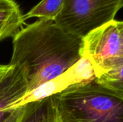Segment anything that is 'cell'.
I'll use <instances>...</instances> for the list:
<instances>
[{
  "instance_id": "cell-1",
  "label": "cell",
  "mask_w": 123,
  "mask_h": 122,
  "mask_svg": "<svg viewBox=\"0 0 123 122\" xmlns=\"http://www.w3.org/2000/svg\"><path fill=\"white\" fill-rule=\"evenodd\" d=\"M82 43L83 38L65 32L53 20L38 19L13 37L9 65L23 72L28 94L76 65L83 58Z\"/></svg>"
},
{
  "instance_id": "cell-2",
  "label": "cell",
  "mask_w": 123,
  "mask_h": 122,
  "mask_svg": "<svg viewBox=\"0 0 123 122\" xmlns=\"http://www.w3.org/2000/svg\"><path fill=\"white\" fill-rule=\"evenodd\" d=\"M60 122H123V98L96 78L52 96Z\"/></svg>"
},
{
  "instance_id": "cell-3",
  "label": "cell",
  "mask_w": 123,
  "mask_h": 122,
  "mask_svg": "<svg viewBox=\"0 0 123 122\" xmlns=\"http://www.w3.org/2000/svg\"><path fill=\"white\" fill-rule=\"evenodd\" d=\"M123 6V0H66L54 22L65 32L84 38L115 20Z\"/></svg>"
},
{
  "instance_id": "cell-4",
  "label": "cell",
  "mask_w": 123,
  "mask_h": 122,
  "mask_svg": "<svg viewBox=\"0 0 123 122\" xmlns=\"http://www.w3.org/2000/svg\"><path fill=\"white\" fill-rule=\"evenodd\" d=\"M81 54L92 64L97 78L123 65V38L113 20L83 38Z\"/></svg>"
},
{
  "instance_id": "cell-5",
  "label": "cell",
  "mask_w": 123,
  "mask_h": 122,
  "mask_svg": "<svg viewBox=\"0 0 123 122\" xmlns=\"http://www.w3.org/2000/svg\"><path fill=\"white\" fill-rule=\"evenodd\" d=\"M27 93L23 72L16 66L9 65L0 79V122H20L26 111L27 104L13 106L20 102Z\"/></svg>"
},
{
  "instance_id": "cell-6",
  "label": "cell",
  "mask_w": 123,
  "mask_h": 122,
  "mask_svg": "<svg viewBox=\"0 0 123 122\" xmlns=\"http://www.w3.org/2000/svg\"><path fill=\"white\" fill-rule=\"evenodd\" d=\"M25 17L14 0H0V42L14 37L22 28Z\"/></svg>"
},
{
  "instance_id": "cell-7",
  "label": "cell",
  "mask_w": 123,
  "mask_h": 122,
  "mask_svg": "<svg viewBox=\"0 0 123 122\" xmlns=\"http://www.w3.org/2000/svg\"><path fill=\"white\" fill-rule=\"evenodd\" d=\"M20 122H60L52 96L27 103L26 111Z\"/></svg>"
},
{
  "instance_id": "cell-8",
  "label": "cell",
  "mask_w": 123,
  "mask_h": 122,
  "mask_svg": "<svg viewBox=\"0 0 123 122\" xmlns=\"http://www.w3.org/2000/svg\"><path fill=\"white\" fill-rule=\"evenodd\" d=\"M66 0H42L24 14L25 20L32 17L53 20L61 12Z\"/></svg>"
},
{
  "instance_id": "cell-9",
  "label": "cell",
  "mask_w": 123,
  "mask_h": 122,
  "mask_svg": "<svg viewBox=\"0 0 123 122\" xmlns=\"http://www.w3.org/2000/svg\"><path fill=\"white\" fill-rule=\"evenodd\" d=\"M97 81L123 98V65L96 78Z\"/></svg>"
},
{
  "instance_id": "cell-10",
  "label": "cell",
  "mask_w": 123,
  "mask_h": 122,
  "mask_svg": "<svg viewBox=\"0 0 123 122\" xmlns=\"http://www.w3.org/2000/svg\"><path fill=\"white\" fill-rule=\"evenodd\" d=\"M9 67V64H7V65L0 64V79L4 75V73L6 72V70H8Z\"/></svg>"
},
{
  "instance_id": "cell-11",
  "label": "cell",
  "mask_w": 123,
  "mask_h": 122,
  "mask_svg": "<svg viewBox=\"0 0 123 122\" xmlns=\"http://www.w3.org/2000/svg\"><path fill=\"white\" fill-rule=\"evenodd\" d=\"M117 25H118V27L120 29V33L123 38V21H117Z\"/></svg>"
}]
</instances>
